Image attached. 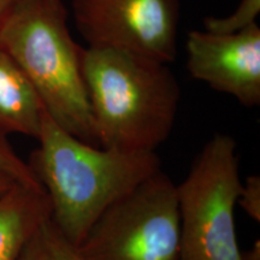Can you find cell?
I'll return each mask as SVG.
<instances>
[{
  "mask_svg": "<svg viewBox=\"0 0 260 260\" xmlns=\"http://www.w3.org/2000/svg\"><path fill=\"white\" fill-rule=\"evenodd\" d=\"M45 113L30 80L0 46V135L22 134L38 139Z\"/></svg>",
  "mask_w": 260,
  "mask_h": 260,
  "instance_id": "obj_8",
  "label": "cell"
},
{
  "mask_svg": "<svg viewBox=\"0 0 260 260\" xmlns=\"http://www.w3.org/2000/svg\"><path fill=\"white\" fill-rule=\"evenodd\" d=\"M241 188L235 139L214 134L176 184L178 260H242L235 225Z\"/></svg>",
  "mask_w": 260,
  "mask_h": 260,
  "instance_id": "obj_4",
  "label": "cell"
},
{
  "mask_svg": "<svg viewBox=\"0 0 260 260\" xmlns=\"http://www.w3.org/2000/svg\"><path fill=\"white\" fill-rule=\"evenodd\" d=\"M187 69L195 80L229 94L246 107L260 104V28L234 34L189 31Z\"/></svg>",
  "mask_w": 260,
  "mask_h": 260,
  "instance_id": "obj_7",
  "label": "cell"
},
{
  "mask_svg": "<svg viewBox=\"0 0 260 260\" xmlns=\"http://www.w3.org/2000/svg\"><path fill=\"white\" fill-rule=\"evenodd\" d=\"M77 251L84 260H178L176 184L162 170L113 203Z\"/></svg>",
  "mask_w": 260,
  "mask_h": 260,
  "instance_id": "obj_5",
  "label": "cell"
},
{
  "mask_svg": "<svg viewBox=\"0 0 260 260\" xmlns=\"http://www.w3.org/2000/svg\"><path fill=\"white\" fill-rule=\"evenodd\" d=\"M0 171L24 186L42 188L28 162L16 153L6 136L3 135H0Z\"/></svg>",
  "mask_w": 260,
  "mask_h": 260,
  "instance_id": "obj_12",
  "label": "cell"
},
{
  "mask_svg": "<svg viewBox=\"0 0 260 260\" xmlns=\"http://www.w3.org/2000/svg\"><path fill=\"white\" fill-rule=\"evenodd\" d=\"M17 260H84L67 240L51 218L45 220L34 233Z\"/></svg>",
  "mask_w": 260,
  "mask_h": 260,
  "instance_id": "obj_10",
  "label": "cell"
},
{
  "mask_svg": "<svg viewBox=\"0 0 260 260\" xmlns=\"http://www.w3.org/2000/svg\"><path fill=\"white\" fill-rule=\"evenodd\" d=\"M37 140L28 164L50 200L51 220L76 247L113 203L161 170L155 152L86 144L47 112Z\"/></svg>",
  "mask_w": 260,
  "mask_h": 260,
  "instance_id": "obj_1",
  "label": "cell"
},
{
  "mask_svg": "<svg viewBox=\"0 0 260 260\" xmlns=\"http://www.w3.org/2000/svg\"><path fill=\"white\" fill-rule=\"evenodd\" d=\"M82 76L102 147L155 152L167 141L181 100L169 64L88 46L82 51Z\"/></svg>",
  "mask_w": 260,
  "mask_h": 260,
  "instance_id": "obj_2",
  "label": "cell"
},
{
  "mask_svg": "<svg viewBox=\"0 0 260 260\" xmlns=\"http://www.w3.org/2000/svg\"><path fill=\"white\" fill-rule=\"evenodd\" d=\"M50 218L44 188L15 183L0 194V260H17L38 228Z\"/></svg>",
  "mask_w": 260,
  "mask_h": 260,
  "instance_id": "obj_9",
  "label": "cell"
},
{
  "mask_svg": "<svg viewBox=\"0 0 260 260\" xmlns=\"http://www.w3.org/2000/svg\"><path fill=\"white\" fill-rule=\"evenodd\" d=\"M0 46L40 95L48 116L86 144L100 146L63 0H21L0 29Z\"/></svg>",
  "mask_w": 260,
  "mask_h": 260,
  "instance_id": "obj_3",
  "label": "cell"
},
{
  "mask_svg": "<svg viewBox=\"0 0 260 260\" xmlns=\"http://www.w3.org/2000/svg\"><path fill=\"white\" fill-rule=\"evenodd\" d=\"M237 204L256 223H260V176L251 175L242 183Z\"/></svg>",
  "mask_w": 260,
  "mask_h": 260,
  "instance_id": "obj_13",
  "label": "cell"
},
{
  "mask_svg": "<svg viewBox=\"0 0 260 260\" xmlns=\"http://www.w3.org/2000/svg\"><path fill=\"white\" fill-rule=\"evenodd\" d=\"M15 183H18V182H16L14 178L9 176V175L5 174V172L0 171V194L5 193L6 190H9Z\"/></svg>",
  "mask_w": 260,
  "mask_h": 260,
  "instance_id": "obj_15",
  "label": "cell"
},
{
  "mask_svg": "<svg viewBox=\"0 0 260 260\" xmlns=\"http://www.w3.org/2000/svg\"><path fill=\"white\" fill-rule=\"evenodd\" d=\"M21 0H0V29Z\"/></svg>",
  "mask_w": 260,
  "mask_h": 260,
  "instance_id": "obj_14",
  "label": "cell"
},
{
  "mask_svg": "<svg viewBox=\"0 0 260 260\" xmlns=\"http://www.w3.org/2000/svg\"><path fill=\"white\" fill-rule=\"evenodd\" d=\"M88 46L118 48L170 64L177 53L181 0H73Z\"/></svg>",
  "mask_w": 260,
  "mask_h": 260,
  "instance_id": "obj_6",
  "label": "cell"
},
{
  "mask_svg": "<svg viewBox=\"0 0 260 260\" xmlns=\"http://www.w3.org/2000/svg\"><path fill=\"white\" fill-rule=\"evenodd\" d=\"M242 260H260V242L256 240V242L249 251L246 253L242 252Z\"/></svg>",
  "mask_w": 260,
  "mask_h": 260,
  "instance_id": "obj_16",
  "label": "cell"
},
{
  "mask_svg": "<svg viewBox=\"0 0 260 260\" xmlns=\"http://www.w3.org/2000/svg\"><path fill=\"white\" fill-rule=\"evenodd\" d=\"M259 12L260 0H241L232 15L223 18H205V30L216 34H234V32L242 31L256 23Z\"/></svg>",
  "mask_w": 260,
  "mask_h": 260,
  "instance_id": "obj_11",
  "label": "cell"
}]
</instances>
